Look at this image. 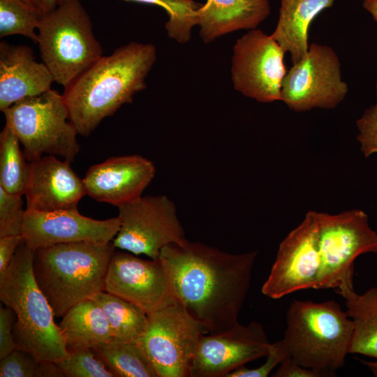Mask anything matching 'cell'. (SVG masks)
Masks as SVG:
<instances>
[{
  "instance_id": "cell-1",
  "label": "cell",
  "mask_w": 377,
  "mask_h": 377,
  "mask_svg": "<svg viewBox=\"0 0 377 377\" xmlns=\"http://www.w3.org/2000/svg\"><path fill=\"white\" fill-rule=\"evenodd\" d=\"M257 255V251L229 253L187 240L166 246L158 259L170 274L177 301L205 334H215L239 323Z\"/></svg>"
},
{
  "instance_id": "cell-2",
  "label": "cell",
  "mask_w": 377,
  "mask_h": 377,
  "mask_svg": "<svg viewBox=\"0 0 377 377\" xmlns=\"http://www.w3.org/2000/svg\"><path fill=\"white\" fill-rule=\"evenodd\" d=\"M156 59L153 44L131 42L101 57L65 87L62 96L78 134L89 136L103 119L131 103L146 88Z\"/></svg>"
},
{
  "instance_id": "cell-3",
  "label": "cell",
  "mask_w": 377,
  "mask_h": 377,
  "mask_svg": "<svg viewBox=\"0 0 377 377\" xmlns=\"http://www.w3.org/2000/svg\"><path fill=\"white\" fill-rule=\"evenodd\" d=\"M34 250L24 240L0 274V299L14 311L17 348L41 362H57L68 355L66 340L33 270Z\"/></svg>"
},
{
  "instance_id": "cell-4",
  "label": "cell",
  "mask_w": 377,
  "mask_h": 377,
  "mask_svg": "<svg viewBox=\"0 0 377 377\" xmlns=\"http://www.w3.org/2000/svg\"><path fill=\"white\" fill-rule=\"evenodd\" d=\"M115 249L112 242H74L34 250V274L55 317H62L77 303L105 291Z\"/></svg>"
},
{
  "instance_id": "cell-5",
  "label": "cell",
  "mask_w": 377,
  "mask_h": 377,
  "mask_svg": "<svg viewBox=\"0 0 377 377\" xmlns=\"http://www.w3.org/2000/svg\"><path fill=\"white\" fill-rule=\"evenodd\" d=\"M283 340L288 355L319 377H332L345 364L353 337V323L334 300L293 301L286 315Z\"/></svg>"
},
{
  "instance_id": "cell-6",
  "label": "cell",
  "mask_w": 377,
  "mask_h": 377,
  "mask_svg": "<svg viewBox=\"0 0 377 377\" xmlns=\"http://www.w3.org/2000/svg\"><path fill=\"white\" fill-rule=\"evenodd\" d=\"M43 62L64 88L103 56L92 22L80 0H60L38 27Z\"/></svg>"
},
{
  "instance_id": "cell-7",
  "label": "cell",
  "mask_w": 377,
  "mask_h": 377,
  "mask_svg": "<svg viewBox=\"0 0 377 377\" xmlns=\"http://www.w3.org/2000/svg\"><path fill=\"white\" fill-rule=\"evenodd\" d=\"M6 125L17 135L28 162L46 155L72 162L80 151L78 134L62 94L54 89L20 100L3 111Z\"/></svg>"
},
{
  "instance_id": "cell-8",
  "label": "cell",
  "mask_w": 377,
  "mask_h": 377,
  "mask_svg": "<svg viewBox=\"0 0 377 377\" xmlns=\"http://www.w3.org/2000/svg\"><path fill=\"white\" fill-rule=\"evenodd\" d=\"M317 226L320 268L313 289L353 290L354 263L361 254L377 253V232L360 209L337 214L313 211Z\"/></svg>"
},
{
  "instance_id": "cell-9",
  "label": "cell",
  "mask_w": 377,
  "mask_h": 377,
  "mask_svg": "<svg viewBox=\"0 0 377 377\" xmlns=\"http://www.w3.org/2000/svg\"><path fill=\"white\" fill-rule=\"evenodd\" d=\"M202 325L179 302L149 315L145 333L138 341L158 377H189L191 362Z\"/></svg>"
},
{
  "instance_id": "cell-10",
  "label": "cell",
  "mask_w": 377,
  "mask_h": 377,
  "mask_svg": "<svg viewBox=\"0 0 377 377\" xmlns=\"http://www.w3.org/2000/svg\"><path fill=\"white\" fill-rule=\"evenodd\" d=\"M118 210L120 227L112 242L116 249L156 260L166 246L188 240L175 203L165 195H142Z\"/></svg>"
},
{
  "instance_id": "cell-11",
  "label": "cell",
  "mask_w": 377,
  "mask_h": 377,
  "mask_svg": "<svg viewBox=\"0 0 377 377\" xmlns=\"http://www.w3.org/2000/svg\"><path fill=\"white\" fill-rule=\"evenodd\" d=\"M348 91L337 53L330 46L312 43L304 57L287 71L281 101L300 112L333 109L342 102Z\"/></svg>"
},
{
  "instance_id": "cell-12",
  "label": "cell",
  "mask_w": 377,
  "mask_h": 377,
  "mask_svg": "<svg viewBox=\"0 0 377 377\" xmlns=\"http://www.w3.org/2000/svg\"><path fill=\"white\" fill-rule=\"evenodd\" d=\"M285 51L260 29H251L233 47L231 77L234 88L260 103L281 101L287 73Z\"/></svg>"
},
{
  "instance_id": "cell-13",
  "label": "cell",
  "mask_w": 377,
  "mask_h": 377,
  "mask_svg": "<svg viewBox=\"0 0 377 377\" xmlns=\"http://www.w3.org/2000/svg\"><path fill=\"white\" fill-rule=\"evenodd\" d=\"M135 256L114 251L105 291L135 304L148 316L177 302L171 278L162 262Z\"/></svg>"
},
{
  "instance_id": "cell-14",
  "label": "cell",
  "mask_w": 377,
  "mask_h": 377,
  "mask_svg": "<svg viewBox=\"0 0 377 377\" xmlns=\"http://www.w3.org/2000/svg\"><path fill=\"white\" fill-rule=\"evenodd\" d=\"M320 264L317 226L313 211H309L280 243L261 292L276 300L298 290L313 289Z\"/></svg>"
},
{
  "instance_id": "cell-15",
  "label": "cell",
  "mask_w": 377,
  "mask_h": 377,
  "mask_svg": "<svg viewBox=\"0 0 377 377\" xmlns=\"http://www.w3.org/2000/svg\"><path fill=\"white\" fill-rule=\"evenodd\" d=\"M270 343L260 323H237L215 334H204L191 364L189 377H227L246 363L266 357Z\"/></svg>"
},
{
  "instance_id": "cell-16",
  "label": "cell",
  "mask_w": 377,
  "mask_h": 377,
  "mask_svg": "<svg viewBox=\"0 0 377 377\" xmlns=\"http://www.w3.org/2000/svg\"><path fill=\"white\" fill-rule=\"evenodd\" d=\"M120 227L118 216L96 220L77 209L53 212L25 209L21 234L33 250L58 244L93 242L109 244Z\"/></svg>"
},
{
  "instance_id": "cell-17",
  "label": "cell",
  "mask_w": 377,
  "mask_h": 377,
  "mask_svg": "<svg viewBox=\"0 0 377 377\" xmlns=\"http://www.w3.org/2000/svg\"><path fill=\"white\" fill-rule=\"evenodd\" d=\"M155 174L150 160L138 154L124 155L91 165L83 182L87 195L118 207L140 198Z\"/></svg>"
},
{
  "instance_id": "cell-18",
  "label": "cell",
  "mask_w": 377,
  "mask_h": 377,
  "mask_svg": "<svg viewBox=\"0 0 377 377\" xmlns=\"http://www.w3.org/2000/svg\"><path fill=\"white\" fill-rule=\"evenodd\" d=\"M24 195L26 209L53 212L77 209L87 194L83 179L74 172L71 162L45 155L29 162Z\"/></svg>"
},
{
  "instance_id": "cell-19",
  "label": "cell",
  "mask_w": 377,
  "mask_h": 377,
  "mask_svg": "<svg viewBox=\"0 0 377 377\" xmlns=\"http://www.w3.org/2000/svg\"><path fill=\"white\" fill-rule=\"evenodd\" d=\"M54 77L43 62H38L26 45L0 43V110L25 98L51 89Z\"/></svg>"
},
{
  "instance_id": "cell-20",
  "label": "cell",
  "mask_w": 377,
  "mask_h": 377,
  "mask_svg": "<svg viewBox=\"0 0 377 377\" xmlns=\"http://www.w3.org/2000/svg\"><path fill=\"white\" fill-rule=\"evenodd\" d=\"M269 0H207L198 10L205 43L240 29H254L270 14Z\"/></svg>"
},
{
  "instance_id": "cell-21",
  "label": "cell",
  "mask_w": 377,
  "mask_h": 377,
  "mask_svg": "<svg viewBox=\"0 0 377 377\" xmlns=\"http://www.w3.org/2000/svg\"><path fill=\"white\" fill-rule=\"evenodd\" d=\"M335 0H281L276 28L271 35L293 64L300 61L309 49L308 31L314 18L331 7Z\"/></svg>"
},
{
  "instance_id": "cell-22",
  "label": "cell",
  "mask_w": 377,
  "mask_h": 377,
  "mask_svg": "<svg viewBox=\"0 0 377 377\" xmlns=\"http://www.w3.org/2000/svg\"><path fill=\"white\" fill-rule=\"evenodd\" d=\"M59 326L68 349H95L113 338L105 313L92 299L71 307L62 316Z\"/></svg>"
},
{
  "instance_id": "cell-23",
  "label": "cell",
  "mask_w": 377,
  "mask_h": 377,
  "mask_svg": "<svg viewBox=\"0 0 377 377\" xmlns=\"http://www.w3.org/2000/svg\"><path fill=\"white\" fill-rule=\"evenodd\" d=\"M341 296L354 326L350 353L377 359V287L362 295L349 290Z\"/></svg>"
},
{
  "instance_id": "cell-24",
  "label": "cell",
  "mask_w": 377,
  "mask_h": 377,
  "mask_svg": "<svg viewBox=\"0 0 377 377\" xmlns=\"http://www.w3.org/2000/svg\"><path fill=\"white\" fill-rule=\"evenodd\" d=\"M91 299L103 309L110 324L113 338L138 341L148 324L149 316L135 304L106 291Z\"/></svg>"
},
{
  "instance_id": "cell-25",
  "label": "cell",
  "mask_w": 377,
  "mask_h": 377,
  "mask_svg": "<svg viewBox=\"0 0 377 377\" xmlns=\"http://www.w3.org/2000/svg\"><path fill=\"white\" fill-rule=\"evenodd\" d=\"M94 350L115 377H158L138 341L112 338Z\"/></svg>"
},
{
  "instance_id": "cell-26",
  "label": "cell",
  "mask_w": 377,
  "mask_h": 377,
  "mask_svg": "<svg viewBox=\"0 0 377 377\" xmlns=\"http://www.w3.org/2000/svg\"><path fill=\"white\" fill-rule=\"evenodd\" d=\"M20 140L6 125L0 134V186L13 194L24 195L28 163Z\"/></svg>"
},
{
  "instance_id": "cell-27",
  "label": "cell",
  "mask_w": 377,
  "mask_h": 377,
  "mask_svg": "<svg viewBox=\"0 0 377 377\" xmlns=\"http://www.w3.org/2000/svg\"><path fill=\"white\" fill-rule=\"evenodd\" d=\"M43 13L19 0H0V37L20 34L38 43V27Z\"/></svg>"
},
{
  "instance_id": "cell-28",
  "label": "cell",
  "mask_w": 377,
  "mask_h": 377,
  "mask_svg": "<svg viewBox=\"0 0 377 377\" xmlns=\"http://www.w3.org/2000/svg\"><path fill=\"white\" fill-rule=\"evenodd\" d=\"M125 1L156 5L163 8L169 17L165 25L168 34L180 43L190 40L192 28L198 25L197 11L202 6L193 0Z\"/></svg>"
},
{
  "instance_id": "cell-29",
  "label": "cell",
  "mask_w": 377,
  "mask_h": 377,
  "mask_svg": "<svg viewBox=\"0 0 377 377\" xmlns=\"http://www.w3.org/2000/svg\"><path fill=\"white\" fill-rule=\"evenodd\" d=\"M1 377H61L54 362H41L30 353L15 348L0 362Z\"/></svg>"
},
{
  "instance_id": "cell-30",
  "label": "cell",
  "mask_w": 377,
  "mask_h": 377,
  "mask_svg": "<svg viewBox=\"0 0 377 377\" xmlns=\"http://www.w3.org/2000/svg\"><path fill=\"white\" fill-rule=\"evenodd\" d=\"M67 357L55 362L64 376L115 377L94 349L75 348L68 349Z\"/></svg>"
},
{
  "instance_id": "cell-31",
  "label": "cell",
  "mask_w": 377,
  "mask_h": 377,
  "mask_svg": "<svg viewBox=\"0 0 377 377\" xmlns=\"http://www.w3.org/2000/svg\"><path fill=\"white\" fill-rule=\"evenodd\" d=\"M22 195L8 193L0 186V237L21 234L25 212Z\"/></svg>"
},
{
  "instance_id": "cell-32",
  "label": "cell",
  "mask_w": 377,
  "mask_h": 377,
  "mask_svg": "<svg viewBox=\"0 0 377 377\" xmlns=\"http://www.w3.org/2000/svg\"><path fill=\"white\" fill-rule=\"evenodd\" d=\"M376 89L375 105L367 109L356 122L359 131L357 139L365 157L377 154V82Z\"/></svg>"
},
{
  "instance_id": "cell-33",
  "label": "cell",
  "mask_w": 377,
  "mask_h": 377,
  "mask_svg": "<svg viewBox=\"0 0 377 377\" xmlns=\"http://www.w3.org/2000/svg\"><path fill=\"white\" fill-rule=\"evenodd\" d=\"M288 355V347L282 339L270 343L266 360L262 365L254 369L242 367L229 374L227 377H267Z\"/></svg>"
},
{
  "instance_id": "cell-34",
  "label": "cell",
  "mask_w": 377,
  "mask_h": 377,
  "mask_svg": "<svg viewBox=\"0 0 377 377\" xmlns=\"http://www.w3.org/2000/svg\"><path fill=\"white\" fill-rule=\"evenodd\" d=\"M16 318L14 311L6 306L0 308V359L17 348L13 334Z\"/></svg>"
},
{
  "instance_id": "cell-35",
  "label": "cell",
  "mask_w": 377,
  "mask_h": 377,
  "mask_svg": "<svg viewBox=\"0 0 377 377\" xmlns=\"http://www.w3.org/2000/svg\"><path fill=\"white\" fill-rule=\"evenodd\" d=\"M23 241L22 234L0 237V274L6 271Z\"/></svg>"
},
{
  "instance_id": "cell-36",
  "label": "cell",
  "mask_w": 377,
  "mask_h": 377,
  "mask_svg": "<svg viewBox=\"0 0 377 377\" xmlns=\"http://www.w3.org/2000/svg\"><path fill=\"white\" fill-rule=\"evenodd\" d=\"M279 369L272 375L274 377H319L314 371L305 368L288 355L279 364Z\"/></svg>"
},
{
  "instance_id": "cell-37",
  "label": "cell",
  "mask_w": 377,
  "mask_h": 377,
  "mask_svg": "<svg viewBox=\"0 0 377 377\" xmlns=\"http://www.w3.org/2000/svg\"><path fill=\"white\" fill-rule=\"evenodd\" d=\"M363 7L372 15L374 20L377 22V0H364Z\"/></svg>"
},
{
  "instance_id": "cell-38",
  "label": "cell",
  "mask_w": 377,
  "mask_h": 377,
  "mask_svg": "<svg viewBox=\"0 0 377 377\" xmlns=\"http://www.w3.org/2000/svg\"><path fill=\"white\" fill-rule=\"evenodd\" d=\"M58 0H42V9L43 13L53 10L57 5Z\"/></svg>"
},
{
  "instance_id": "cell-39",
  "label": "cell",
  "mask_w": 377,
  "mask_h": 377,
  "mask_svg": "<svg viewBox=\"0 0 377 377\" xmlns=\"http://www.w3.org/2000/svg\"><path fill=\"white\" fill-rule=\"evenodd\" d=\"M33 8L38 9L43 12L42 0H19Z\"/></svg>"
},
{
  "instance_id": "cell-40",
  "label": "cell",
  "mask_w": 377,
  "mask_h": 377,
  "mask_svg": "<svg viewBox=\"0 0 377 377\" xmlns=\"http://www.w3.org/2000/svg\"><path fill=\"white\" fill-rule=\"evenodd\" d=\"M360 362L364 364L373 373V374L377 377V360L374 362H368L360 360Z\"/></svg>"
}]
</instances>
